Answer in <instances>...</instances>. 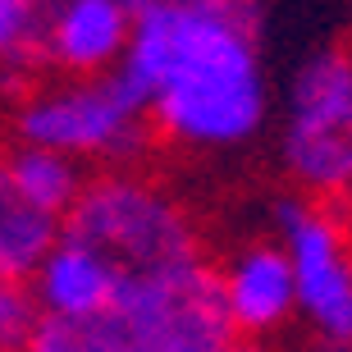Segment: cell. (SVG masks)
I'll list each match as a JSON object with an SVG mask.
<instances>
[{
    "mask_svg": "<svg viewBox=\"0 0 352 352\" xmlns=\"http://www.w3.org/2000/svg\"><path fill=\"white\" fill-rule=\"evenodd\" d=\"M234 343L220 270L192 261L183 270L124 279L115 302L91 320H41L28 352H220Z\"/></svg>",
    "mask_w": 352,
    "mask_h": 352,
    "instance_id": "cell-2",
    "label": "cell"
},
{
    "mask_svg": "<svg viewBox=\"0 0 352 352\" xmlns=\"http://www.w3.org/2000/svg\"><path fill=\"white\" fill-rule=\"evenodd\" d=\"M261 0H146L115 78L146 105L151 138L224 151L256 138L270 91L256 55Z\"/></svg>",
    "mask_w": 352,
    "mask_h": 352,
    "instance_id": "cell-1",
    "label": "cell"
},
{
    "mask_svg": "<svg viewBox=\"0 0 352 352\" xmlns=\"http://www.w3.org/2000/svg\"><path fill=\"white\" fill-rule=\"evenodd\" d=\"M274 224L293 270L298 316L311 325L316 343H352V248L339 206L298 192L274 206Z\"/></svg>",
    "mask_w": 352,
    "mask_h": 352,
    "instance_id": "cell-6",
    "label": "cell"
},
{
    "mask_svg": "<svg viewBox=\"0 0 352 352\" xmlns=\"http://www.w3.org/2000/svg\"><path fill=\"white\" fill-rule=\"evenodd\" d=\"M60 234H65V224L41 215L37 206H28L0 174V279L28 284L60 243Z\"/></svg>",
    "mask_w": 352,
    "mask_h": 352,
    "instance_id": "cell-11",
    "label": "cell"
},
{
    "mask_svg": "<svg viewBox=\"0 0 352 352\" xmlns=\"http://www.w3.org/2000/svg\"><path fill=\"white\" fill-rule=\"evenodd\" d=\"M119 284H124V274L105 261L101 252L60 234L51 256L28 279V293L37 302L41 320H91L115 302Z\"/></svg>",
    "mask_w": 352,
    "mask_h": 352,
    "instance_id": "cell-9",
    "label": "cell"
},
{
    "mask_svg": "<svg viewBox=\"0 0 352 352\" xmlns=\"http://www.w3.org/2000/svg\"><path fill=\"white\" fill-rule=\"evenodd\" d=\"M14 146H37L55 156L105 170H133V160L151 146V124L146 105L133 96L115 74L82 82H55V87H32L14 105Z\"/></svg>",
    "mask_w": 352,
    "mask_h": 352,
    "instance_id": "cell-4",
    "label": "cell"
},
{
    "mask_svg": "<svg viewBox=\"0 0 352 352\" xmlns=\"http://www.w3.org/2000/svg\"><path fill=\"white\" fill-rule=\"evenodd\" d=\"M220 352H274V348H265V343H248V339H234V343H224Z\"/></svg>",
    "mask_w": 352,
    "mask_h": 352,
    "instance_id": "cell-14",
    "label": "cell"
},
{
    "mask_svg": "<svg viewBox=\"0 0 352 352\" xmlns=\"http://www.w3.org/2000/svg\"><path fill=\"white\" fill-rule=\"evenodd\" d=\"M307 352H352V343H316L311 339V348Z\"/></svg>",
    "mask_w": 352,
    "mask_h": 352,
    "instance_id": "cell-16",
    "label": "cell"
},
{
    "mask_svg": "<svg viewBox=\"0 0 352 352\" xmlns=\"http://www.w3.org/2000/svg\"><path fill=\"white\" fill-rule=\"evenodd\" d=\"M339 220H343V234H348V248H352V197L339 206Z\"/></svg>",
    "mask_w": 352,
    "mask_h": 352,
    "instance_id": "cell-15",
    "label": "cell"
},
{
    "mask_svg": "<svg viewBox=\"0 0 352 352\" xmlns=\"http://www.w3.org/2000/svg\"><path fill=\"white\" fill-rule=\"evenodd\" d=\"M220 298L234 339L265 343L274 329H284L298 316V293H293V270H288L284 248L279 243L238 248L220 270Z\"/></svg>",
    "mask_w": 352,
    "mask_h": 352,
    "instance_id": "cell-8",
    "label": "cell"
},
{
    "mask_svg": "<svg viewBox=\"0 0 352 352\" xmlns=\"http://www.w3.org/2000/svg\"><path fill=\"white\" fill-rule=\"evenodd\" d=\"M129 0H46V69L69 82L105 78L124 65L133 37Z\"/></svg>",
    "mask_w": 352,
    "mask_h": 352,
    "instance_id": "cell-7",
    "label": "cell"
},
{
    "mask_svg": "<svg viewBox=\"0 0 352 352\" xmlns=\"http://www.w3.org/2000/svg\"><path fill=\"white\" fill-rule=\"evenodd\" d=\"M46 69V0H0V74L28 78Z\"/></svg>",
    "mask_w": 352,
    "mask_h": 352,
    "instance_id": "cell-12",
    "label": "cell"
},
{
    "mask_svg": "<svg viewBox=\"0 0 352 352\" xmlns=\"http://www.w3.org/2000/svg\"><path fill=\"white\" fill-rule=\"evenodd\" d=\"M65 234L101 252L124 279H151L206 261L192 215L142 170H96L78 206L65 215Z\"/></svg>",
    "mask_w": 352,
    "mask_h": 352,
    "instance_id": "cell-3",
    "label": "cell"
},
{
    "mask_svg": "<svg viewBox=\"0 0 352 352\" xmlns=\"http://www.w3.org/2000/svg\"><path fill=\"white\" fill-rule=\"evenodd\" d=\"M279 160L302 197L325 206L352 197V46H325L298 69Z\"/></svg>",
    "mask_w": 352,
    "mask_h": 352,
    "instance_id": "cell-5",
    "label": "cell"
},
{
    "mask_svg": "<svg viewBox=\"0 0 352 352\" xmlns=\"http://www.w3.org/2000/svg\"><path fill=\"white\" fill-rule=\"evenodd\" d=\"M37 325H41V311L28 293V284L0 279V352H28Z\"/></svg>",
    "mask_w": 352,
    "mask_h": 352,
    "instance_id": "cell-13",
    "label": "cell"
},
{
    "mask_svg": "<svg viewBox=\"0 0 352 352\" xmlns=\"http://www.w3.org/2000/svg\"><path fill=\"white\" fill-rule=\"evenodd\" d=\"M0 174L28 206H37L41 215H51L60 224H65L69 210L78 206L82 188L91 179L78 160L55 156V151H37V146H10L0 156Z\"/></svg>",
    "mask_w": 352,
    "mask_h": 352,
    "instance_id": "cell-10",
    "label": "cell"
},
{
    "mask_svg": "<svg viewBox=\"0 0 352 352\" xmlns=\"http://www.w3.org/2000/svg\"><path fill=\"white\" fill-rule=\"evenodd\" d=\"M129 5H133V10H142V5H146V0H129Z\"/></svg>",
    "mask_w": 352,
    "mask_h": 352,
    "instance_id": "cell-17",
    "label": "cell"
}]
</instances>
